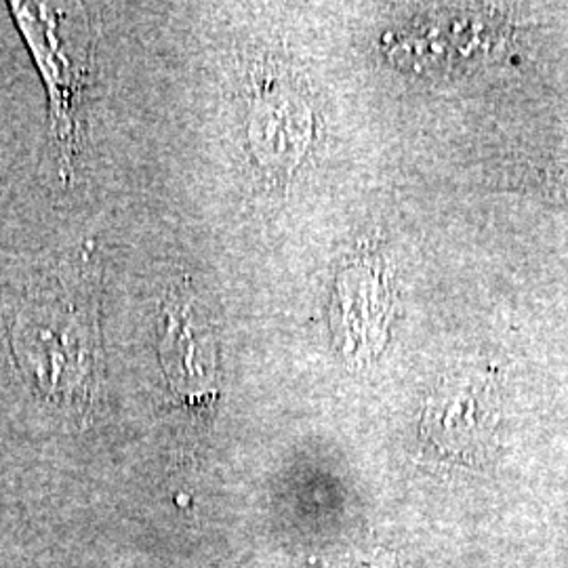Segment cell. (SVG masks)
Returning <instances> with one entry per match:
<instances>
[{"label":"cell","mask_w":568,"mask_h":568,"mask_svg":"<svg viewBox=\"0 0 568 568\" xmlns=\"http://www.w3.org/2000/svg\"><path fill=\"white\" fill-rule=\"evenodd\" d=\"M102 265L95 244L34 284L11 328L21 373L47 400L68 410L91 405L102 377Z\"/></svg>","instance_id":"cell-1"},{"label":"cell","mask_w":568,"mask_h":568,"mask_svg":"<svg viewBox=\"0 0 568 568\" xmlns=\"http://www.w3.org/2000/svg\"><path fill=\"white\" fill-rule=\"evenodd\" d=\"M49 91L51 142L63 178L72 175L82 142V102L93 60V21L82 4L11 2Z\"/></svg>","instance_id":"cell-2"},{"label":"cell","mask_w":568,"mask_h":568,"mask_svg":"<svg viewBox=\"0 0 568 568\" xmlns=\"http://www.w3.org/2000/svg\"><path fill=\"white\" fill-rule=\"evenodd\" d=\"M161 363L171 389L192 405L217 394V342L196 300L180 291L163 307Z\"/></svg>","instance_id":"cell-3"},{"label":"cell","mask_w":568,"mask_h":568,"mask_svg":"<svg viewBox=\"0 0 568 568\" xmlns=\"http://www.w3.org/2000/svg\"><path fill=\"white\" fill-rule=\"evenodd\" d=\"M312 133V114L300 93L276 77L257 82L248 110L253 154L270 173L291 171L302 161Z\"/></svg>","instance_id":"cell-4"},{"label":"cell","mask_w":568,"mask_h":568,"mask_svg":"<svg viewBox=\"0 0 568 568\" xmlns=\"http://www.w3.org/2000/svg\"><path fill=\"white\" fill-rule=\"evenodd\" d=\"M495 410L490 386L464 379L429 396L422 436L440 455L471 462L490 445Z\"/></svg>","instance_id":"cell-5"}]
</instances>
